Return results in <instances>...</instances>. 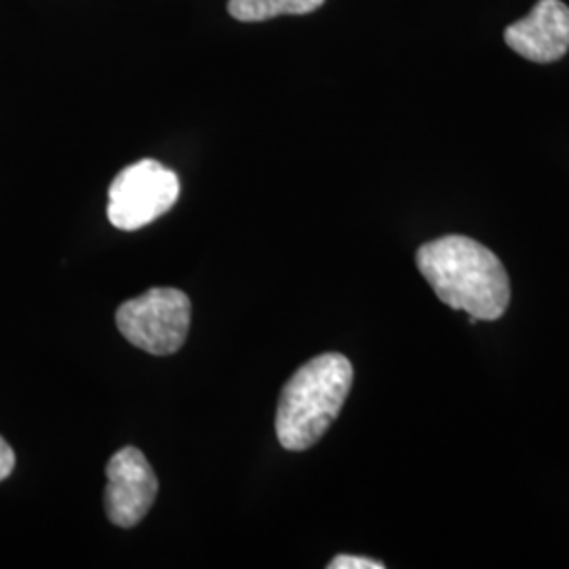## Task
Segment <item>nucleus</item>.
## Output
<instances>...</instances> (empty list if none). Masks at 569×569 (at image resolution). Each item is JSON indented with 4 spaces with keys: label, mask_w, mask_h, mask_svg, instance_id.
Listing matches in <instances>:
<instances>
[{
    "label": "nucleus",
    "mask_w": 569,
    "mask_h": 569,
    "mask_svg": "<svg viewBox=\"0 0 569 569\" xmlns=\"http://www.w3.org/2000/svg\"><path fill=\"white\" fill-rule=\"evenodd\" d=\"M416 264L451 310H465L477 321H498L510 302L507 268L486 244L449 234L422 244Z\"/></svg>",
    "instance_id": "1"
},
{
    "label": "nucleus",
    "mask_w": 569,
    "mask_h": 569,
    "mask_svg": "<svg viewBox=\"0 0 569 569\" xmlns=\"http://www.w3.org/2000/svg\"><path fill=\"white\" fill-rule=\"evenodd\" d=\"M355 371L345 355L310 359L284 385L277 406V439L289 451H305L333 425L345 407Z\"/></svg>",
    "instance_id": "2"
},
{
    "label": "nucleus",
    "mask_w": 569,
    "mask_h": 569,
    "mask_svg": "<svg viewBox=\"0 0 569 569\" xmlns=\"http://www.w3.org/2000/svg\"><path fill=\"white\" fill-rule=\"evenodd\" d=\"M190 298L173 287H154L117 310V327L127 342L148 355L167 357L182 348L190 329Z\"/></svg>",
    "instance_id": "3"
},
{
    "label": "nucleus",
    "mask_w": 569,
    "mask_h": 569,
    "mask_svg": "<svg viewBox=\"0 0 569 569\" xmlns=\"http://www.w3.org/2000/svg\"><path fill=\"white\" fill-rule=\"evenodd\" d=\"M180 199V178L163 163L143 159L124 167L108 188V220L119 230H140Z\"/></svg>",
    "instance_id": "4"
},
{
    "label": "nucleus",
    "mask_w": 569,
    "mask_h": 569,
    "mask_svg": "<svg viewBox=\"0 0 569 569\" xmlns=\"http://www.w3.org/2000/svg\"><path fill=\"white\" fill-rule=\"evenodd\" d=\"M106 517L117 528H136L152 509L159 481L138 448H122L106 465Z\"/></svg>",
    "instance_id": "5"
},
{
    "label": "nucleus",
    "mask_w": 569,
    "mask_h": 569,
    "mask_svg": "<svg viewBox=\"0 0 569 569\" xmlns=\"http://www.w3.org/2000/svg\"><path fill=\"white\" fill-rule=\"evenodd\" d=\"M510 49L536 63H552L569 51V7L561 0H538L523 20L505 30Z\"/></svg>",
    "instance_id": "6"
},
{
    "label": "nucleus",
    "mask_w": 569,
    "mask_h": 569,
    "mask_svg": "<svg viewBox=\"0 0 569 569\" xmlns=\"http://www.w3.org/2000/svg\"><path fill=\"white\" fill-rule=\"evenodd\" d=\"M326 0H230V18L244 23H258L279 16H306L321 9Z\"/></svg>",
    "instance_id": "7"
},
{
    "label": "nucleus",
    "mask_w": 569,
    "mask_h": 569,
    "mask_svg": "<svg viewBox=\"0 0 569 569\" xmlns=\"http://www.w3.org/2000/svg\"><path fill=\"white\" fill-rule=\"evenodd\" d=\"M329 569H385L387 566L376 559L367 557H355V555H338L333 561L327 566Z\"/></svg>",
    "instance_id": "8"
},
{
    "label": "nucleus",
    "mask_w": 569,
    "mask_h": 569,
    "mask_svg": "<svg viewBox=\"0 0 569 569\" xmlns=\"http://www.w3.org/2000/svg\"><path fill=\"white\" fill-rule=\"evenodd\" d=\"M16 468V451L0 437V481H4Z\"/></svg>",
    "instance_id": "9"
}]
</instances>
